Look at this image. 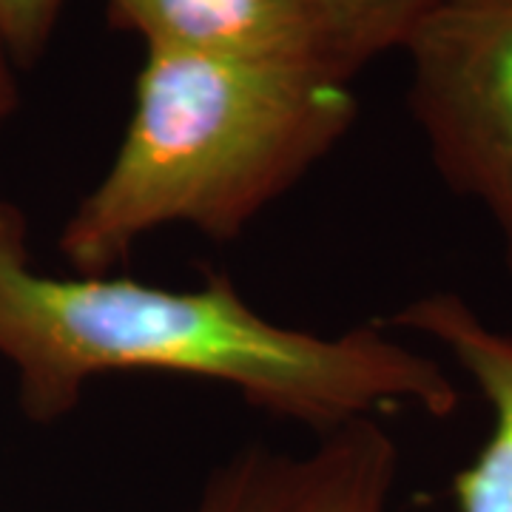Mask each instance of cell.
<instances>
[{
  "label": "cell",
  "mask_w": 512,
  "mask_h": 512,
  "mask_svg": "<svg viewBox=\"0 0 512 512\" xmlns=\"http://www.w3.org/2000/svg\"><path fill=\"white\" fill-rule=\"evenodd\" d=\"M0 359L26 419L55 424L94 379L165 373L214 382L313 436L413 407L447 419L458 387L439 359L373 325L313 333L259 313L225 274L163 288L126 274L35 268L29 225L0 200Z\"/></svg>",
  "instance_id": "obj_1"
},
{
  "label": "cell",
  "mask_w": 512,
  "mask_h": 512,
  "mask_svg": "<svg viewBox=\"0 0 512 512\" xmlns=\"http://www.w3.org/2000/svg\"><path fill=\"white\" fill-rule=\"evenodd\" d=\"M356 117V94L333 74L146 49L123 140L69 214L60 254L74 274H114L168 225L237 239Z\"/></svg>",
  "instance_id": "obj_2"
},
{
  "label": "cell",
  "mask_w": 512,
  "mask_h": 512,
  "mask_svg": "<svg viewBox=\"0 0 512 512\" xmlns=\"http://www.w3.org/2000/svg\"><path fill=\"white\" fill-rule=\"evenodd\" d=\"M402 52L433 168L493 222L512 276V0H447Z\"/></svg>",
  "instance_id": "obj_3"
},
{
  "label": "cell",
  "mask_w": 512,
  "mask_h": 512,
  "mask_svg": "<svg viewBox=\"0 0 512 512\" xmlns=\"http://www.w3.org/2000/svg\"><path fill=\"white\" fill-rule=\"evenodd\" d=\"M396 478L393 436L379 419H359L305 450H239L185 512H393Z\"/></svg>",
  "instance_id": "obj_4"
},
{
  "label": "cell",
  "mask_w": 512,
  "mask_h": 512,
  "mask_svg": "<svg viewBox=\"0 0 512 512\" xmlns=\"http://www.w3.org/2000/svg\"><path fill=\"white\" fill-rule=\"evenodd\" d=\"M106 9L111 23L143 37L146 49L316 69L348 80L305 0H106Z\"/></svg>",
  "instance_id": "obj_5"
},
{
  "label": "cell",
  "mask_w": 512,
  "mask_h": 512,
  "mask_svg": "<svg viewBox=\"0 0 512 512\" xmlns=\"http://www.w3.org/2000/svg\"><path fill=\"white\" fill-rule=\"evenodd\" d=\"M390 325L439 345L490 410L478 453L453 478L456 512H512V336L450 291L407 302Z\"/></svg>",
  "instance_id": "obj_6"
},
{
  "label": "cell",
  "mask_w": 512,
  "mask_h": 512,
  "mask_svg": "<svg viewBox=\"0 0 512 512\" xmlns=\"http://www.w3.org/2000/svg\"><path fill=\"white\" fill-rule=\"evenodd\" d=\"M328 40L336 69L353 80L387 52H402L447 0H305Z\"/></svg>",
  "instance_id": "obj_7"
},
{
  "label": "cell",
  "mask_w": 512,
  "mask_h": 512,
  "mask_svg": "<svg viewBox=\"0 0 512 512\" xmlns=\"http://www.w3.org/2000/svg\"><path fill=\"white\" fill-rule=\"evenodd\" d=\"M66 0H0V43L15 66L29 69L46 52Z\"/></svg>",
  "instance_id": "obj_8"
},
{
  "label": "cell",
  "mask_w": 512,
  "mask_h": 512,
  "mask_svg": "<svg viewBox=\"0 0 512 512\" xmlns=\"http://www.w3.org/2000/svg\"><path fill=\"white\" fill-rule=\"evenodd\" d=\"M20 106L18 66L9 57L6 46L0 43V126H6Z\"/></svg>",
  "instance_id": "obj_9"
}]
</instances>
